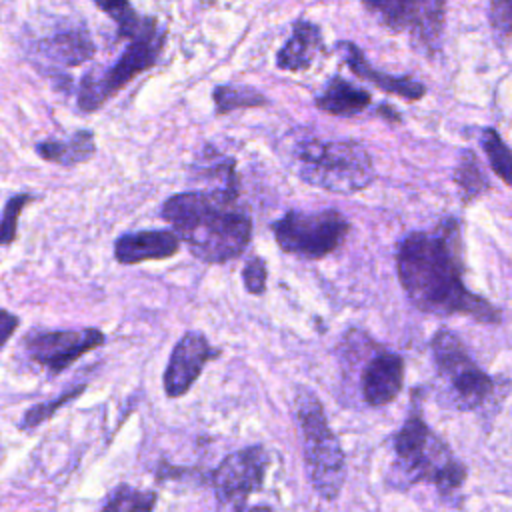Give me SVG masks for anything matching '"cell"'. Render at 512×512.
<instances>
[{
	"mask_svg": "<svg viewBox=\"0 0 512 512\" xmlns=\"http://www.w3.org/2000/svg\"><path fill=\"white\" fill-rule=\"evenodd\" d=\"M154 506H156L154 492H142L128 484H120L116 490L110 492L102 508L104 510H152Z\"/></svg>",
	"mask_w": 512,
	"mask_h": 512,
	"instance_id": "603a6c76",
	"label": "cell"
},
{
	"mask_svg": "<svg viewBox=\"0 0 512 512\" xmlns=\"http://www.w3.org/2000/svg\"><path fill=\"white\" fill-rule=\"evenodd\" d=\"M322 48V32L314 22L298 20L292 26V34L276 54V66L288 72H300L310 68L316 52Z\"/></svg>",
	"mask_w": 512,
	"mask_h": 512,
	"instance_id": "e0dca14e",
	"label": "cell"
},
{
	"mask_svg": "<svg viewBox=\"0 0 512 512\" xmlns=\"http://www.w3.org/2000/svg\"><path fill=\"white\" fill-rule=\"evenodd\" d=\"M338 50L342 52L348 68L358 78L372 82L376 88H380L388 94L400 96L404 100H420L426 94V86L410 76H392V74L372 68V64L366 60V56L354 42H338Z\"/></svg>",
	"mask_w": 512,
	"mask_h": 512,
	"instance_id": "9a60e30c",
	"label": "cell"
},
{
	"mask_svg": "<svg viewBox=\"0 0 512 512\" xmlns=\"http://www.w3.org/2000/svg\"><path fill=\"white\" fill-rule=\"evenodd\" d=\"M220 352L210 346L202 332H186L174 346L164 370V394L168 398L184 396L202 374L204 366Z\"/></svg>",
	"mask_w": 512,
	"mask_h": 512,
	"instance_id": "7c38bea8",
	"label": "cell"
},
{
	"mask_svg": "<svg viewBox=\"0 0 512 512\" xmlns=\"http://www.w3.org/2000/svg\"><path fill=\"white\" fill-rule=\"evenodd\" d=\"M454 182L462 194L464 202H472L474 198L482 196L488 190V180L478 164V158L472 150H462L456 170H454Z\"/></svg>",
	"mask_w": 512,
	"mask_h": 512,
	"instance_id": "ffe728a7",
	"label": "cell"
},
{
	"mask_svg": "<svg viewBox=\"0 0 512 512\" xmlns=\"http://www.w3.org/2000/svg\"><path fill=\"white\" fill-rule=\"evenodd\" d=\"M316 108L334 116H354L368 108L370 94L342 76H332L324 90L316 96Z\"/></svg>",
	"mask_w": 512,
	"mask_h": 512,
	"instance_id": "ac0fdd59",
	"label": "cell"
},
{
	"mask_svg": "<svg viewBox=\"0 0 512 512\" xmlns=\"http://www.w3.org/2000/svg\"><path fill=\"white\" fill-rule=\"evenodd\" d=\"M34 196L32 194H16L12 196L6 206H4V212H2V218H0V246H6V244H12L14 238H16V228H18V216L22 212V208L32 202Z\"/></svg>",
	"mask_w": 512,
	"mask_h": 512,
	"instance_id": "484cf974",
	"label": "cell"
},
{
	"mask_svg": "<svg viewBox=\"0 0 512 512\" xmlns=\"http://www.w3.org/2000/svg\"><path fill=\"white\" fill-rule=\"evenodd\" d=\"M180 250V236L174 230H140L116 238L114 258L120 264L164 260Z\"/></svg>",
	"mask_w": 512,
	"mask_h": 512,
	"instance_id": "5bb4252c",
	"label": "cell"
},
{
	"mask_svg": "<svg viewBox=\"0 0 512 512\" xmlns=\"http://www.w3.org/2000/svg\"><path fill=\"white\" fill-rule=\"evenodd\" d=\"M268 468L264 446H248L228 454L212 472V488L222 506L242 508L248 496L262 488Z\"/></svg>",
	"mask_w": 512,
	"mask_h": 512,
	"instance_id": "30bf717a",
	"label": "cell"
},
{
	"mask_svg": "<svg viewBox=\"0 0 512 512\" xmlns=\"http://www.w3.org/2000/svg\"><path fill=\"white\" fill-rule=\"evenodd\" d=\"M404 384V360L402 356L382 350L368 360L360 376V388L368 406L390 404Z\"/></svg>",
	"mask_w": 512,
	"mask_h": 512,
	"instance_id": "4fadbf2b",
	"label": "cell"
},
{
	"mask_svg": "<svg viewBox=\"0 0 512 512\" xmlns=\"http://www.w3.org/2000/svg\"><path fill=\"white\" fill-rule=\"evenodd\" d=\"M104 340L106 338L98 328L34 330L22 344L32 362L44 366L52 376H56L86 352L102 346Z\"/></svg>",
	"mask_w": 512,
	"mask_h": 512,
	"instance_id": "8fae6325",
	"label": "cell"
},
{
	"mask_svg": "<svg viewBox=\"0 0 512 512\" xmlns=\"http://www.w3.org/2000/svg\"><path fill=\"white\" fill-rule=\"evenodd\" d=\"M92 2L98 6V10L106 12L116 22L120 38H130L138 30L142 18L132 10L128 0H92Z\"/></svg>",
	"mask_w": 512,
	"mask_h": 512,
	"instance_id": "cb8c5ba5",
	"label": "cell"
},
{
	"mask_svg": "<svg viewBox=\"0 0 512 512\" xmlns=\"http://www.w3.org/2000/svg\"><path fill=\"white\" fill-rule=\"evenodd\" d=\"M394 468L400 482H432L440 494L458 490L466 480V466L426 426L416 402L394 436Z\"/></svg>",
	"mask_w": 512,
	"mask_h": 512,
	"instance_id": "3957f363",
	"label": "cell"
},
{
	"mask_svg": "<svg viewBox=\"0 0 512 512\" xmlns=\"http://www.w3.org/2000/svg\"><path fill=\"white\" fill-rule=\"evenodd\" d=\"M236 198L238 190L226 188L180 192L162 204L160 216L196 258L224 264L238 258L252 238L250 216L236 208Z\"/></svg>",
	"mask_w": 512,
	"mask_h": 512,
	"instance_id": "7a4b0ae2",
	"label": "cell"
},
{
	"mask_svg": "<svg viewBox=\"0 0 512 512\" xmlns=\"http://www.w3.org/2000/svg\"><path fill=\"white\" fill-rule=\"evenodd\" d=\"M266 278H268L266 264L260 256H254L244 264L242 280H244V286L250 294H256V296L262 294L266 290Z\"/></svg>",
	"mask_w": 512,
	"mask_h": 512,
	"instance_id": "83f0119b",
	"label": "cell"
},
{
	"mask_svg": "<svg viewBox=\"0 0 512 512\" xmlns=\"http://www.w3.org/2000/svg\"><path fill=\"white\" fill-rule=\"evenodd\" d=\"M212 98L218 114H226L238 108H256V106L268 104V98L262 92L242 84H220L214 88Z\"/></svg>",
	"mask_w": 512,
	"mask_h": 512,
	"instance_id": "44dd1931",
	"label": "cell"
},
{
	"mask_svg": "<svg viewBox=\"0 0 512 512\" xmlns=\"http://www.w3.org/2000/svg\"><path fill=\"white\" fill-rule=\"evenodd\" d=\"M82 390H84V384L78 386V388H74V390L70 388V390L62 392L58 398H54V400L48 402V404H36V406H32L28 412H24V418H22V422H20V428H22V430H32V428H36L38 424H42L44 420H48L50 416H54V412H56L58 408H62L66 402H70L72 398L80 396Z\"/></svg>",
	"mask_w": 512,
	"mask_h": 512,
	"instance_id": "d4e9b609",
	"label": "cell"
},
{
	"mask_svg": "<svg viewBox=\"0 0 512 512\" xmlns=\"http://www.w3.org/2000/svg\"><path fill=\"white\" fill-rule=\"evenodd\" d=\"M432 356L450 406L476 410L494 392V380L472 360L452 330L440 328L434 334Z\"/></svg>",
	"mask_w": 512,
	"mask_h": 512,
	"instance_id": "52a82bcc",
	"label": "cell"
},
{
	"mask_svg": "<svg viewBox=\"0 0 512 512\" xmlns=\"http://www.w3.org/2000/svg\"><path fill=\"white\" fill-rule=\"evenodd\" d=\"M94 50V42L88 30L82 26L58 30L38 42V52L42 58L66 68L84 64L94 56Z\"/></svg>",
	"mask_w": 512,
	"mask_h": 512,
	"instance_id": "2e32d148",
	"label": "cell"
},
{
	"mask_svg": "<svg viewBox=\"0 0 512 512\" xmlns=\"http://www.w3.org/2000/svg\"><path fill=\"white\" fill-rule=\"evenodd\" d=\"M348 230L350 224L338 210H290L272 224L280 250L302 258L328 256L342 244Z\"/></svg>",
	"mask_w": 512,
	"mask_h": 512,
	"instance_id": "ba28073f",
	"label": "cell"
},
{
	"mask_svg": "<svg viewBox=\"0 0 512 512\" xmlns=\"http://www.w3.org/2000/svg\"><path fill=\"white\" fill-rule=\"evenodd\" d=\"M18 324H20V318H18L16 314H12V312L0 308V348H2V346L8 342V338L16 332Z\"/></svg>",
	"mask_w": 512,
	"mask_h": 512,
	"instance_id": "f1b7e54d",
	"label": "cell"
},
{
	"mask_svg": "<svg viewBox=\"0 0 512 512\" xmlns=\"http://www.w3.org/2000/svg\"><path fill=\"white\" fill-rule=\"evenodd\" d=\"M488 20L498 38L512 36V0H488Z\"/></svg>",
	"mask_w": 512,
	"mask_h": 512,
	"instance_id": "4316f807",
	"label": "cell"
},
{
	"mask_svg": "<svg viewBox=\"0 0 512 512\" xmlns=\"http://www.w3.org/2000/svg\"><path fill=\"white\" fill-rule=\"evenodd\" d=\"M296 420L302 432L304 464L306 474L322 500H336L346 480V458L340 442L328 426L324 408L314 392L298 388L296 398Z\"/></svg>",
	"mask_w": 512,
	"mask_h": 512,
	"instance_id": "5b68a950",
	"label": "cell"
},
{
	"mask_svg": "<svg viewBox=\"0 0 512 512\" xmlns=\"http://www.w3.org/2000/svg\"><path fill=\"white\" fill-rule=\"evenodd\" d=\"M166 30L154 18H142L138 30L128 38L120 58L110 68H94L84 74L78 90V106L84 112L98 110L138 74L150 70L164 48Z\"/></svg>",
	"mask_w": 512,
	"mask_h": 512,
	"instance_id": "8992f818",
	"label": "cell"
},
{
	"mask_svg": "<svg viewBox=\"0 0 512 512\" xmlns=\"http://www.w3.org/2000/svg\"><path fill=\"white\" fill-rule=\"evenodd\" d=\"M364 8L392 32H406L420 52L440 48L448 0H362Z\"/></svg>",
	"mask_w": 512,
	"mask_h": 512,
	"instance_id": "9c48e42d",
	"label": "cell"
},
{
	"mask_svg": "<svg viewBox=\"0 0 512 512\" xmlns=\"http://www.w3.org/2000/svg\"><path fill=\"white\" fill-rule=\"evenodd\" d=\"M294 160L304 182L328 192L354 194L376 178L370 152L354 140H302L294 148Z\"/></svg>",
	"mask_w": 512,
	"mask_h": 512,
	"instance_id": "277c9868",
	"label": "cell"
},
{
	"mask_svg": "<svg viewBox=\"0 0 512 512\" xmlns=\"http://www.w3.org/2000/svg\"><path fill=\"white\" fill-rule=\"evenodd\" d=\"M480 142H482V150H484L492 170L496 172V176L504 184L512 186V150L506 146V142L502 140L498 130L484 128Z\"/></svg>",
	"mask_w": 512,
	"mask_h": 512,
	"instance_id": "7402d4cb",
	"label": "cell"
},
{
	"mask_svg": "<svg viewBox=\"0 0 512 512\" xmlns=\"http://www.w3.org/2000/svg\"><path fill=\"white\" fill-rule=\"evenodd\" d=\"M460 254V224L454 216L444 218L434 230L404 236L396 250V270L404 294L426 314H464L476 322H500V310L462 282Z\"/></svg>",
	"mask_w": 512,
	"mask_h": 512,
	"instance_id": "6da1fadb",
	"label": "cell"
},
{
	"mask_svg": "<svg viewBox=\"0 0 512 512\" xmlns=\"http://www.w3.org/2000/svg\"><path fill=\"white\" fill-rule=\"evenodd\" d=\"M38 156L60 166H74L86 162L96 152L94 134L90 130H78L66 140H44L36 144Z\"/></svg>",
	"mask_w": 512,
	"mask_h": 512,
	"instance_id": "d6986e66",
	"label": "cell"
}]
</instances>
